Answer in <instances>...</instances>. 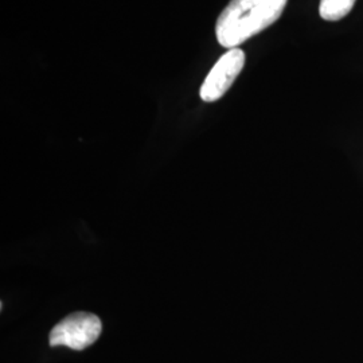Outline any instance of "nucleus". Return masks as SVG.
Returning <instances> with one entry per match:
<instances>
[{
	"label": "nucleus",
	"instance_id": "nucleus-1",
	"mask_svg": "<svg viewBox=\"0 0 363 363\" xmlns=\"http://www.w3.org/2000/svg\"><path fill=\"white\" fill-rule=\"evenodd\" d=\"M288 0H232L220 13L216 35L222 48L235 49L273 25Z\"/></svg>",
	"mask_w": 363,
	"mask_h": 363
},
{
	"label": "nucleus",
	"instance_id": "nucleus-2",
	"mask_svg": "<svg viewBox=\"0 0 363 363\" xmlns=\"http://www.w3.org/2000/svg\"><path fill=\"white\" fill-rule=\"evenodd\" d=\"M101 320L88 312H74L66 316L50 333V345L84 350L91 346L101 334Z\"/></svg>",
	"mask_w": 363,
	"mask_h": 363
},
{
	"label": "nucleus",
	"instance_id": "nucleus-3",
	"mask_svg": "<svg viewBox=\"0 0 363 363\" xmlns=\"http://www.w3.org/2000/svg\"><path fill=\"white\" fill-rule=\"evenodd\" d=\"M245 66V52L241 49H229L210 70L201 88V99L206 103L220 100L230 89L235 78Z\"/></svg>",
	"mask_w": 363,
	"mask_h": 363
},
{
	"label": "nucleus",
	"instance_id": "nucleus-4",
	"mask_svg": "<svg viewBox=\"0 0 363 363\" xmlns=\"http://www.w3.org/2000/svg\"><path fill=\"white\" fill-rule=\"evenodd\" d=\"M354 3L355 0H322L319 13L325 21L335 22L350 13Z\"/></svg>",
	"mask_w": 363,
	"mask_h": 363
}]
</instances>
